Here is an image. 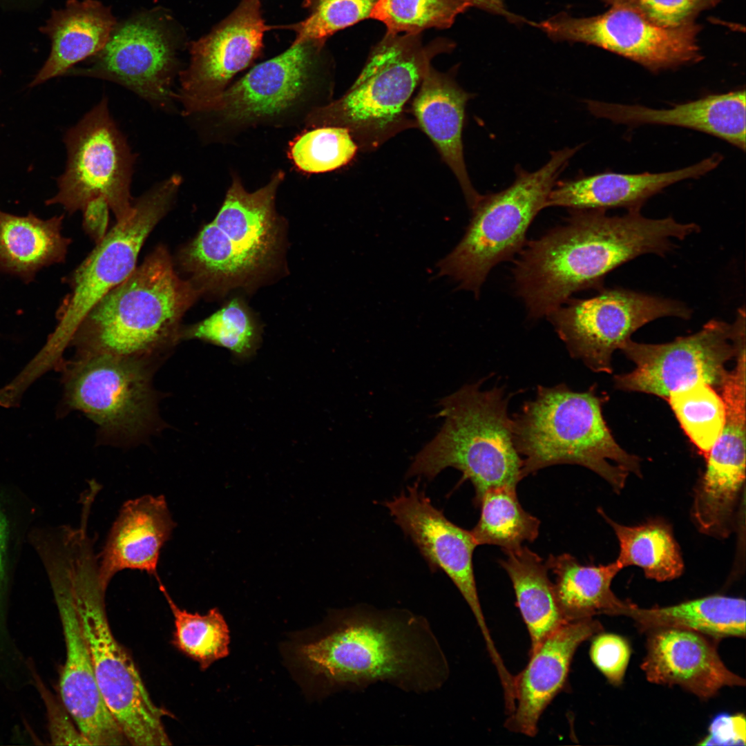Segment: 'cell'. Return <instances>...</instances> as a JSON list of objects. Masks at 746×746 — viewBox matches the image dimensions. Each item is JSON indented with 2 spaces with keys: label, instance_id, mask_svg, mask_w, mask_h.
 <instances>
[{
  "label": "cell",
  "instance_id": "6da1fadb",
  "mask_svg": "<svg viewBox=\"0 0 746 746\" xmlns=\"http://www.w3.org/2000/svg\"><path fill=\"white\" fill-rule=\"evenodd\" d=\"M699 231L672 217L651 219L640 210L609 216L604 209H573L564 226L530 242L514 268L517 294L530 317L546 316L580 290L603 289L606 275L638 256H663Z\"/></svg>",
  "mask_w": 746,
  "mask_h": 746
},
{
  "label": "cell",
  "instance_id": "7a4b0ae2",
  "mask_svg": "<svg viewBox=\"0 0 746 746\" xmlns=\"http://www.w3.org/2000/svg\"><path fill=\"white\" fill-rule=\"evenodd\" d=\"M338 619L324 635L296 649L313 674L332 685L360 688L383 682L419 693L447 679L448 662L425 619L363 607Z\"/></svg>",
  "mask_w": 746,
  "mask_h": 746
},
{
  "label": "cell",
  "instance_id": "3957f363",
  "mask_svg": "<svg viewBox=\"0 0 746 746\" xmlns=\"http://www.w3.org/2000/svg\"><path fill=\"white\" fill-rule=\"evenodd\" d=\"M157 245L101 298L76 329V355L107 354L159 363L181 341L182 319L200 297Z\"/></svg>",
  "mask_w": 746,
  "mask_h": 746
},
{
  "label": "cell",
  "instance_id": "277c9868",
  "mask_svg": "<svg viewBox=\"0 0 746 746\" xmlns=\"http://www.w3.org/2000/svg\"><path fill=\"white\" fill-rule=\"evenodd\" d=\"M603 403L593 387L575 392L564 383L539 385L535 398L512 417L524 477L551 466L579 465L600 476L617 493L630 473L641 477L640 458L614 439L603 417Z\"/></svg>",
  "mask_w": 746,
  "mask_h": 746
},
{
  "label": "cell",
  "instance_id": "5b68a950",
  "mask_svg": "<svg viewBox=\"0 0 746 746\" xmlns=\"http://www.w3.org/2000/svg\"><path fill=\"white\" fill-rule=\"evenodd\" d=\"M284 178L283 171L276 172L266 185L249 192L233 176L213 220L178 249V270L203 294L248 287L275 265L283 234L275 201Z\"/></svg>",
  "mask_w": 746,
  "mask_h": 746
},
{
  "label": "cell",
  "instance_id": "8992f818",
  "mask_svg": "<svg viewBox=\"0 0 746 746\" xmlns=\"http://www.w3.org/2000/svg\"><path fill=\"white\" fill-rule=\"evenodd\" d=\"M446 39L424 45L421 34H390L372 48L352 86L338 99L312 109L305 125L347 128L358 150H376L398 133L417 128L410 105L432 59L453 49Z\"/></svg>",
  "mask_w": 746,
  "mask_h": 746
},
{
  "label": "cell",
  "instance_id": "52a82bcc",
  "mask_svg": "<svg viewBox=\"0 0 746 746\" xmlns=\"http://www.w3.org/2000/svg\"><path fill=\"white\" fill-rule=\"evenodd\" d=\"M482 383L466 384L439 401L442 426L406 474L432 479L446 468L457 469L472 484L477 507L488 489L516 488L524 477L508 412L510 396L503 387L482 390Z\"/></svg>",
  "mask_w": 746,
  "mask_h": 746
},
{
  "label": "cell",
  "instance_id": "ba28073f",
  "mask_svg": "<svg viewBox=\"0 0 746 746\" xmlns=\"http://www.w3.org/2000/svg\"><path fill=\"white\" fill-rule=\"evenodd\" d=\"M90 653L100 694L129 745H170L163 718L128 650L114 636L106 614L108 586L101 581L94 551L82 548L61 562Z\"/></svg>",
  "mask_w": 746,
  "mask_h": 746
},
{
  "label": "cell",
  "instance_id": "9c48e42d",
  "mask_svg": "<svg viewBox=\"0 0 746 746\" xmlns=\"http://www.w3.org/2000/svg\"><path fill=\"white\" fill-rule=\"evenodd\" d=\"M181 184L182 177L173 174L133 201L132 216L116 222L66 278L70 291L57 310V325L29 362L34 373L43 375L59 367L64 361V352L85 315L137 267L143 245L171 210Z\"/></svg>",
  "mask_w": 746,
  "mask_h": 746
},
{
  "label": "cell",
  "instance_id": "30bf717a",
  "mask_svg": "<svg viewBox=\"0 0 746 746\" xmlns=\"http://www.w3.org/2000/svg\"><path fill=\"white\" fill-rule=\"evenodd\" d=\"M581 147L551 151L549 160L533 172L518 166L510 186L482 195L463 238L438 262V276L452 278L459 289L478 296L490 271L524 247L529 226L546 207L559 175Z\"/></svg>",
  "mask_w": 746,
  "mask_h": 746
},
{
  "label": "cell",
  "instance_id": "8fae6325",
  "mask_svg": "<svg viewBox=\"0 0 746 746\" xmlns=\"http://www.w3.org/2000/svg\"><path fill=\"white\" fill-rule=\"evenodd\" d=\"M157 365L107 354L76 355L59 367L65 403L91 419L104 438L137 442L160 425L152 385Z\"/></svg>",
  "mask_w": 746,
  "mask_h": 746
},
{
  "label": "cell",
  "instance_id": "7c38bea8",
  "mask_svg": "<svg viewBox=\"0 0 746 746\" xmlns=\"http://www.w3.org/2000/svg\"><path fill=\"white\" fill-rule=\"evenodd\" d=\"M325 43L305 41L252 68L229 86L203 115L222 133L286 123L309 113L323 80Z\"/></svg>",
  "mask_w": 746,
  "mask_h": 746
},
{
  "label": "cell",
  "instance_id": "4fadbf2b",
  "mask_svg": "<svg viewBox=\"0 0 746 746\" xmlns=\"http://www.w3.org/2000/svg\"><path fill=\"white\" fill-rule=\"evenodd\" d=\"M745 348V309H738L732 323L711 320L698 332L662 344L627 340L620 350L635 365L615 375V387L625 392L667 399L700 383L720 388L729 371L727 363Z\"/></svg>",
  "mask_w": 746,
  "mask_h": 746
},
{
  "label": "cell",
  "instance_id": "5bb4252c",
  "mask_svg": "<svg viewBox=\"0 0 746 746\" xmlns=\"http://www.w3.org/2000/svg\"><path fill=\"white\" fill-rule=\"evenodd\" d=\"M64 142L66 169L57 180V194L46 204H60L72 214L104 198L116 222L131 218L135 155L111 115L106 97L67 131Z\"/></svg>",
  "mask_w": 746,
  "mask_h": 746
},
{
  "label": "cell",
  "instance_id": "9a60e30c",
  "mask_svg": "<svg viewBox=\"0 0 746 746\" xmlns=\"http://www.w3.org/2000/svg\"><path fill=\"white\" fill-rule=\"evenodd\" d=\"M546 317L570 355L591 370L611 374L613 352L639 328L662 317L689 319L678 300L622 288L600 290L586 299L568 300Z\"/></svg>",
  "mask_w": 746,
  "mask_h": 746
},
{
  "label": "cell",
  "instance_id": "2e32d148",
  "mask_svg": "<svg viewBox=\"0 0 746 746\" xmlns=\"http://www.w3.org/2000/svg\"><path fill=\"white\" fill-rule=\"evenodd\" d=\"M177 24L165 11L151 10L117 23L105 46L71 75L111 81L151 104L170 107L180 44Z\"/></svg>",
  "mask_w": 746,
  "mask_h": 746
},
{
  "label": "cell",
  "instance_id": "e0dca14e",
  "mask_svg": "<svg viewBox=\"0 0 746 746\" xmlns=\"http://www.w3.org/2000/svg\"><path fill=\"white\" fill-rule=\"evenodd\" d=\"M555 40L594 45L656 72L698 61L700 27L694 23L667 27L658 25L635 8L612 4L606 12L575 18L565 13L530 22Z\"/></svg>",
  "mask_w": 746,
  "mask_h": 746
},
{
  "label": "cell",
  "instance_id": "ac0fdd59",
  "mask_svg": "<svg viewBox=\"0 0 746 746\" xmlns=\"http://www.w3.org/2000/svg\"><path fill=\"white\" fill-rule=\"evenodd\" d=\"M266 26L260 0H242L207 35L189 45L190 61L179 73L175 99L184 115H203L233 77L261 55Z\"/></svg>",
  "mask_w": 746,
  "mask_h": 746
},
{
  "label": "cell",
  "instance_id": "d6986e66",
  "mask_svg": "<svg viewBox=\"0 0 746 746\" xmlns=\"http://www.w3.org/2000/svg\"><path fill=\"white\" fill-rule=\"evenodd\" d=\"M394 522L409 536L426 560L430 570L443 571L455 584L469 607L484 636L491 659L499 656L480 604L472 566L477 546L470 531L448 519L434 507L418 482L407 492L385 502Z\"/></svg>",
  "mask_w": 746,
  "mask_h": 746
},
{
  "label": "cell",
  "instance_id": "ffe728a7",
  "mask_svg": "<svg viewBox=\"0 0 746 746\" xmlns=\"http://www.w3.org/2000/svg\"><path fill=\"white\" fill-rule=\"evenodd\" d=\"M44 569L57 607L66 645V660L59 679L60 699L90 745H129L98 689L67 577L57 563H48Z\"/></svg>",
  "mask_w": 746,
  "mask_h": 746
},
{
  "label": "cell",
  "instance_id": "44dd1931",
  "mask_svg": "<svg viewBox=\"0 0 746 746\" xmlns=\"http://www.w3.org/2000/svg\"><path fill=\"white\" fill-rule=\"evenodd\" d=\"M602 629L593 618L566 621L529 653L528 664L514 676V707L504 723L508 730L537 734L542 714L566 685L577 648Z\"/></svg>",
  "mask_w": 746,
  "mask_h": 746
},
{
  "label": "cell",
  "instance_id": "7402d4cb",
  "mask_svg": "<svg viewBox=\"0 0 746 746\" xmlns=\"http://www.w3.org/2000/svg\"><path fill=\"white\" fill-rule=\"evenodd\" d=\"M649 631L641 668L651 682L678 685L702 699L713 697L724 687L745 685L725 665L706 635L673 627Z\"/></svg>",
  "mask_w": 746,
  "mask_h": 746
},
{
  "label": "cell",
  "instance_id": "603a6c76",
  "mask_svg": "<svg viewBox=\"0 0 746 746\" xmlns=\"http://www.w3.org/2000/svg\"><path fill=\"white\" fill-rule=\"evenodd\" d=\"M455 68L445 73L430 66L411 100L410 113L417 127L430 140L454 173L472 210L482 195L475 190L468 173L462 133L466 106L474 95L457 82Z\"/></svg>",
  "mask_w": 746,
  "mask_h": 746
},
{
  "label": "cell",
  "instance_id": "cb8c5ba5",
  "mask_svg": "<svg viewBox=\"0 0 746 746\" xmlns=\"http://www.w3.org/2000/svg\"><path fill=\"white\" fill-rule=\"evenodd\" d=\"M176 524L162 495H144L125 502L97 555L102 582L125 570L144 571L156 578L160 551Z\"/></svg>",
  "mask_w": 746,
  "mask_h": 746
},
{
  "label": "cell",
  "instance_id": "d4e9b609",
  "mask_svg": "<svg viewBox=\"0 0 746 746\" xmlns=\"http://www.w3.org/2000/svg\"><path fill=\"white\" fill-rule=\"evenodd\" d=\"M745 90L711 94L667 109L586 100L597 117L628 125H671L705 133L745 151Z\"/></svg>",
  "mask_w": 746,
  "mask_h": 746
},
{
  "label": "cell",
  "instance_id": "484cf974",
  "mask_svg": "<svg viewBox=\"0 0 746 746\" xmlns=\"http://www.w3.org/2000/svg\"><path fill=\"white\" fill-rule=\"evenodd\" d=\"M723 160L714 154L697 164L664 173H620L604 172L557 182L546 206L573 209H604L623 207L640 210L651 196L683 180L698 178L718 166Z\"/></svg>",
  "mask_w": 746,
  "mask_h": 746
},
{
  "label": "cell",
  "instance_id": "4316f807",
  "mask_svg": "<svg viewBox=\"0 0 746 746\" xmlns=\"http://www.w3.org/2000/svg\"><path fill=\"white\" fill-rule=\"evenodd\" d=\"M111 8L97 0H68L52 12L44 33L51 40L50 55L30 86L66 75L76 64L98 53L117 24Z\"/></svg>",
  "mask_w": 746,
  "mask_h": 746
},
{
  "label": "cell",
  "instance_id": "83f0119b",
  "mask_svg": "<svg viewBox=\"0 0 746 746\" xmlns=\"http://www.w3.org/2000/svg\"><path fill=\"white\" fill-rule=\"evenodd\" d=\"M64 218L44 220L32 212L18 216L0 209V270L28 283L43 267L64 262L72 241L62 234Z\"/></svg>",
  "mask_w": 746,
  "mask_h": 746
},
{
  "label": "cell",
  "instance_id": "f1b7e54d",
  "mask_svg": "<svg viewBox=\"0 0 746 746\" xmlns=\"http://www.w3.org/2000/svg\"><path fill=\"white\" fill-rule=\"evenodd\" d=\"M546 564L555 575L554 592L566 621L593 618L600 614L620 615L628 604L611 588L622 570L615 561L606 565H582L575 557L563 553L550 555Z\"/></svg>",
  "mask_w": 746,
  "mask_h": 746
},
{
  "label": "cell",
  "instance_id": "f546056e",
  "mask_svg": "<svg viewBox=\"0 0 746 746\" xmlns=\"http://www.w3.org/2000/svg\"><path fill=\"white\" fill-rule=\"evenodd\" d=\"M620 615L642 630L673 627L713 638L745 636V600L713 595L668 606L644 609L628 602Z\"/></svg>",
  "mask_w": 746,
  "mask_h": 746
},
{
  "label": "cell",
  "instance_id": "4dcf8cb0",
  "mask_svg": "<svg viewBox=\"0 0 746 746\" xmlns=\"http://www.w3.org/2000/svg\"><path fill=\"white\" fill-rule=\"evenodd\" d=\"M504 552L506 557L499 564L511 580L517 606L528 631L530 653L566 620L542 558L523 546Z\"/></svg>",
  "mask_w": 746,
  "mask_h": 746
},
{
  "label": "cell",
  "instance_id": "1f68e13d",
  "mask_svg": "<svg viewBox=\"0 0 746 746\" xmlns=\"http://www.w3.org/2000/svg\"><path fill=\"white\" fill-rule=\"evenodd\" d=\"M602 516L612 527L619 544L615 562L622 568L635 566L645 576L658 582L680 577L684 562L669 526L661 521H651L637 526H625L610 519L602 510Z\"/></svg>",
  "mask_w": 746,
  "mask_h": 746
},
{
  "label": "cell",
  "instance_id": "d6a6232c",
  "mask_svg": "<svg viewBox=\"0 0 746 746\" xmlns=\"http://www.w3.org/2000/svg\"><path fill=\"white\" fill-rule=\"evenodd\" d=\"M480 517L470 530L478 545L490 544L511 551L524 542H533L539 535L540 522L526 512L518 500L516 488H491L483 495Z\"/></svg>",
  "mask_w": 746,
  "mask_h": 746
},
{
  "label": "cell",
  "instance_id": "836d02e7",
  "mask_svg": "<svg viewBox=\"0 0 746 746\" xmlns=\"http://www.w3.org/2000/svg\"><path fill=\"white\" fill-rule=\"evenodd\" d=\"M40 515L39 506L21 488L0 481V624L24 545Z\"/></svg>",
  "mask_w": 746,
  "mask_h": 746
},
{
  "label": "cell",
  "instance_id": "e575fe53",
  "mask_svg": "<svg viewBox=\"0 0 746 746\" xmlns=\"http://www.w3.org/2000/svg\"><path fill=\"white\" fill-rule=\"evenodd\" d=\"M262 326L240 298H234L202 321L182 326L180 339H198L229 350L238 360L252 357L260 347Z\"/></svg>",
  "mask_w": 746,
  "mask_h": 746
},
{
  "label": "cell",
  "instance_id": "d590c367",
  "mask_svg": "<svg viewBox=\"0 0 746 746\" xmlns=\"http://www.w3.org/2000/svg\"><path fill=\"white\" fill-rule=\"evenodd\" d=\"M156 579L173 616V645L197 662L202 670L227 656L229 631L218 609L213 608L204 615L182 609L175 603L160 578Z\"/></svg>",
  "mask_w": 746,
  "mask_h": 746
},
{
  "label": "cell",
  "instance_id": "8d00e7d4",
  "mask_svg": "<svg viewBox=\"0 0 746 746\" xmlns=\"http://www.w3.org/2000/svg\"><path fill=\"white\" fill-rule=\"evenodd\" d=\"M667 399L686 435L707 457L725 423L722 396L711 385L700 383L672 393Z\"/></svg>",
  "mask_w": 746,
  "mask_h": 746
},
{
  "label": "cell",
  "instance_id": "74e56055",
  "mask_svg": "<svg viewBox=\"0 0 746 746\" xmlns=\"http://www.w3.org/2000/svg\"><path fill=\"white\" fill-rule=\"evenodd\" d=\"M471 6L466 0H378L370 18L384 23L388 33L421 34L449 28Z\"/></svg>",
  "mask_w": 746,
  "mask_h": 746
},
{
  "label": "cell",
  "instance_id": "f35d334b",
  "mask_svg": "<svg viewBox=\"0 0 746 746\" xmlns=\"http://www.w3.org/2000/svg\"><path fill=\"white\" fill-rule=\"evenodd\" d=\"M358 151L347 128L326 126L312 128L295 137L289 144L288 156L299 171L320 173L347 165Z\"/></svg>",
  "mask_w": 746,
  "mask_h": 746
},
{
  "label": "cell",
  "instance_id": "ab89813d",
  "mask_svg": "<svg viewBox=\"0 0 746 746\" xmlns=\"http://www.w3.org/2000/svg\"><path fill=\"white\" fill-rule=\"evenodd\" d=\"M378 0H304L308 16L298 23L281 26L293 30L292 44L305 41L325 43L336 32L370 18Z\"/></svg>",
  "mask_w": 746,
  "mask_h": 746
},
{
  "label": "cell",
  "instance_id": "60d3db41",
  "mask_svg": "<svg viewBox=\"0 0 746 746\" xmlns=\"http://www.w3.org/2000/svg\"><path fill=\"white\" fill-rule=\"evenodd\" d=\"M720 0H623L653 22L667 27H678L694 22L702 11Z\"/></svg>",
  "mask_w": 746,
  "mask_h": 746
},
{
  "label": "cell",
  "instance_id": "b9f144b4",
  "mask_svg": "<svg viewBox=\"0 0 746 746\" xmlns=\"http://www.w3.org/2000/svg\"><path fill=\"white\" fill-rule=\"evenodd\" d=\"M589 655L593 664L611 684L622 683L631 656L627 640L617 634L601 631L593 637Z\"/></svg>",
  "mask_w": 746,
  "mask_h": 746
},
{
  "label": "cell",
  "instance_id": "7bdbcfd3",
  "mask_svg": "<svg viewBox=\"0 0 746 746\" xmlns=\"http://www.w3.org/2000/svg\"><path fill=\"white\" fill-rule=\"evenodd\" d=\"M35 685L45 703L48 729L54 745H88L90 743L79 729L61 699L49 691L39 676L32 669Z\"/></svg>",
  "mask_w": 746,
  "mask_h": 746
},
{
  "label": "cell",
  "instance_id": "ee69618b",
  "mask_svg": "<svg viewBox=\"0 0 746 746\" xmlns=\"http://www.w3.org/2000/svg\"><path fill=\"white\" fill-rule=\"evenodd\" d=\"M746 720L744 714H721L710 723L709 733L699 745H745Z\"/></svg>",
  "mask_w": 746,
  "mask_h": 746
},
{
  "label": "cell",
  "instance_id": "f6af8a7d",
  "mask_svg": "<svg viewBox=\"0 0 746 746\" xmlns=\"http://www.w3.org/2000/svg\"><path fill=\"white\" fill-rule=\"evenodd\" d=\"M109 206L104 198L89 202L82 211L83 228L95 242H100L107 233Z\"/></svg>",
  "mask_w": 746,
  "mask_h": 746
},
{
  "label": "cell",
  "instance_id": "bcb514c9",
  "mask_svg": "<svg viewBox=\"0 0 746 746\" xmlns=\"http://www.w3.org/2000/svg\"><path fill=\"white\" fill-rule=\"evenodd\" d=\"M471 3L472 6L491 12L506 17L513 21H519L520 17L508 11L506 8H501L492 2L490 0H466Z\"/></svg>",
  "mask_w": 746,
  "mask_h": 746
},
{
  "label": "cell",
  "instance_id": "7dc6e473",
  "mask_svg": "<svg viewBox=\"0 0 746 746\" xmlns=\"http://www.w3.org/2000/svg\"><path fill=\"white\" fill-rule=\"evenodd\" d=\"M490 1L492 2H493L494 3H495L496 5H497L498 6H499L501 8H506L504 4L503 0H490Z\"/></svg>",
  "mask_w": 746,
  "mask_h": 746
},
{
  "label": "cell",
  "instance_id": "c3c4849f",
  "mask_svg": "<svg viewBox=\"0 0 746 746\" xmlns=\"http://www.w3.org/2000/svg\"><path fill=\"white\" fill-rule=\"evenodd\" d=\"M606 1L609 3H610L611 4H613V3H620V2L622 1L623 0H606Z\"/></svg>",
  "mask_w": 746,
  "mask_h": 746
}]
</instances>
